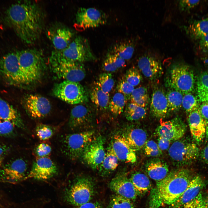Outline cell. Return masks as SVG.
I'll list each match as a JSON object with an SVG mask.
<instances>
[{
	"mask_svg": "<svg viewBox=\"0 0 208 208\" xmlns=\"http://www.w3.org/2000/svg\"><path fill=\"white\" fill-rule=\"evenodd\" d=\"M4 19L23 42L31 44L37 40L42 33L44 15L37 3L25 1L12 5L6 11Z\"/></svg>",
	"mask_w": 208,
	"mask_h": 208,
	"instance_id": "1",
	"label": "cell"
},
{
	"mask_svg": "<svg viewBox=\"0 0 208 208\" xmlns=\"http://www.w3.org/2000/svg\"><path fill=\"white\" fill-rule=\"evenodd\" d=\"M194 176L187 168L170 172L164 179L158 182L154 198L159 205L161 203L173 204L185 191Z\"/></svg>",
	"mask_w": 208,
	"mask_h": 208,
	"instance_id": "2",
	"label": "cell"
},
{
	"mask_svg": "<svg viewBox=\"0 0 208 208\" xmlns=\"http://www.w3.org/2000/svg\"><path fill=\"white\" fill-rule=\"evenodd\" d=\"M96 59L87 39L78 36L72 40L64 49L53 51L51 54L49 62L64 61L82 63Z\"/></svg>",
	"mask_w": 208,
	"mask_h": 208,
	"instance_id": "3",
	"label": "cell"
},
{
	"mask_svg": "<svg viewBox=\"0 0 208 208\" xmlns=\"http://www.w3.org/2000/svg\"><path fill=\"white\" fill-rule=\"evenodd\" d=\"M21 69L30 83L39 80L46 67L42 53L35 49L16 52Z\"/></svg>",
	"mask_w": 208,
	"mask_h": 208,
	"instance_id": "4",
	"label": "cell"
},
{
	"mask_svg": "<svg viewBox=\"0 0 208 208\" xmlns=\"http://www.w3.org/2000/svg\"><path fill=\"white\" fill-rule=\"evenodd\" d=\"M95 185L92 179L86 176L77 177L64 192V199L77 207L90 202L94 195Z\"/></svg>",
	"mask_w": 208,
	"mask_h": 208,
	"instance_id": "5",
	"label": "cell"
},
{
	"mask_svg": "<svg viewBox=\"0 0 208 208\" xmlns=\"http://www.w3.org/2000/svg\"><path fill=\"white\" fill-rule=\"evenodd\" d=\"M0 76L10 85L19 87L30 84L21 69L16 52L9 53L1 58Z\"/></svg>",
	"mask_w": 208,
	"mask_h": 208,
	"instance_id": "6",
	"label": "cell"
},
{
	"mask_svg": "<svg viewBox=\"0 0 208 208\" xmlns=\"http://www.w3.org/2000/svg\"><path fill=\"white\" fill-rule=\"evenodd\" d=\"M167 80L169 88L177 90L183 95L192 93L195 83L194 74L188 66L177 63L171 66Z\"/></svg>",
	"mask_w": 208,
	"mask_h": 208,
	"instance_id": "7",
	"label": "cell"
},
{
	"mask_svg": "<svg viewBox=\"0 0 208 208\" xmlns=\"http://www.w3.org/2000/svg\"><path fill=\"white\" fill-rule=\"evenodd\" d=\"M95 137V132L92 130L65 135L62 141L64 153L72 160L80 159L86 148Z\"/></svg>",
	"mask_w": 208,
	"mask_h": 208,
	"instance_id": "8",
	"label": "cell"
},
{
	"mask_svg": "<svg viewBox=\"0 0 208 208\" xmlns=\"http://www.w3.org/2000/svg\"><path fill=\"white\" fill-rule=\"evenodd\" d=\"M168 152L172 161L179 166L191 164L197 159L200 154L196 144L188 139L183 138L173 142Z\"/></svg>",
	"mask_w": 208,
	"mask_h": 208,
	"instance_id": "9",
	"label": "cell"
},
{
	"mask_svg": "<svg viewBox=\"0 0 208 208\" xmlns=\"http://www.w3.org/2000/svg\"><path fill=\"white\" fill-rule=\"evenodd\" d=\"M52 93L55 97L70 104H80L88 101L86 90L78 82L64 80L55 84L53 87Z\"/></svg>",
	"mask_w": 208,
	"mask_h": 208,
	"instance_id": "10",
	"label": "cell"
},
{
	"mask_svg": "<svg viewBox=\"0 0 208 208\" xmlns=\"http://www.w3.org/2000/svg\"><path fill=\"white\" fill-rule=\"evenodd\" d=\"M49 62L52 71L59 79L79 82L86 76L85 69L82 63L64 61Z\"/></svg>",
	"mask_w": 208,
	"mask_h": 208,
	"instance_id": "11",
	"label": "cell"
},
{
	"mask_svg": "<svg viewBox=\"0 0 208 208\" xmlns=\"http://www.w3.org/2000/svg\"><path fill=\"white\" fill-rule=\"evenodd\" d=\"M107 17L101 10L94 8L81 7L75 16V26L79 30L98 27L107 22Z\"/></svg>",
	"mask_w": 208,
	"mask_h": 208,
	"instance_id": "12",
	"label": "cell"
},
{
	"mask_svg": "<svg viewBox=\"0 0 208 208\" xmlns=\"http://www.w3.org/2000/svg\"><path fill=\"white\" fill-rule=\"evenodd\" d=\"M105 139L101 135L94 137L86 148L81 158L93 170H98L105 155Z\"/></svg>",
	"mask_w": 208,
	"mask_h": 208,
	"instance_id": "13",
	"label": "cell"
},
{
	"mask_svg": "<svg viewBox=\"0 0 208 208\" xmlns=\"http://www.w3.org/2000/svg\"><path fill=\"white\" fill-rule=\"evenodd\" d=\"M22 104L28 115L34 119L46 116L51 109V103L47 99L37 94L25 96L22 99Z\"/></svg>",
	"mask_w": 208,
	"mask_h": 208,
	"instance_id": "14",
	"label": "cell"
},
{
	"mask_svg": "<svg viewBox=\"0 0 208 208\" xmlns=\"http://www.w3.org/2000/svg\"><path fill=\"white\" fill-rule=\"evenodd\" d=\"M58 172L56 164L50 158L46 157H39L33 162L30 172L24 180L29 179L47 180L55 176Z\"/></svg>",
	"mask_w": 208,
	"mask_h": 208,
	"instance_id": "15",
	"label": "cell"
},
{
	"mask_svg": "<svg viewBox=\"0 0 208 208\" xmlns=\"http://www.w3.org/2000/svg\"><path fill=\"white\" fill-rule=\"evenodd\" d=\"M27 165L21 158L11 161L0 169V182L11 183L24 180Z\"/></svg>",
	"mask_w": 208,
	"mask_h": 208,
	"instance_id": "16",
	"label": "cell"
},
{
	"mask_svg": "<svg viewBox=\"0 0 208 208\" xmlns=\"http://www.w3.org/2000/svg\"><path fill=\"white\" fill-rule=\"evenodd\" d=\"M186 130L185 123L180 117H175L166 121H161L156 129L159 137L170 141H175L183 138Z\"/></svg>",
	"mask_w": 208,
	"mask_h": 208,
	"instance_id": "17",
	"label": "cell"
},
{
	"mask_svg": "<svg viewBox=\"0 0 208 208\" xmlns=\"http://www.w3.org/2000/svg\"><path fill=\"white\" fill-rule=\"evenodd\" d=\"M93 120L91 109L87 105L80 104L71 109L68 125L72 130L82 129L90 127Z\"/></svg>",
	"mask_w": 208,
	"mask_h": 208,
	"instance_id": "18",
	"label": "cell"
},
{
	"mask_svg": "<svg viewBox=\"0 0 208 208\" xmlns=\"http://www.w3.org/2000/svg\"><path fill=\"white\" fill-rule=\"evenodd\" d=\"M110 146L119 160L131 163H134L136 161L135 152L122 134L115 135Z\"/></svg>",
	"mask_w": 208,
	"mask_h": 208,
	"instance_id": "19",
	"label": "cell"
},
{
	"mask_svg": "<svg viewBox=\"0 0 208 208\" xmlns=\"http://www.w3.org/2000/svg\"><path fill=\"white\" fill-rule=\"evenodd\" d=\"M109 186L116 194L131 200L136 198L137 194L132 183L124 174L116 176L110 182Z\"/></svg>",
	"mask_w": 208,
	"mask_h": 208,
	"instance_id": "20",
	"label": "cell"
},
{
	"mask_svg": "<svg viewBox=\"0 0 208 208\" xmlns=\"http://www.w3.org/2000/svg\"><path fill=\"white\" fill-rule=\"evenodd\" d=\"M138 66L140 71L150 80L157 79L163 73L160 62L150 55H144L140 57L138 62Z\"/></svg>",
	"mask_w": 208,
	"mask_h": 208,
	"instance_id": "21",
	"label": "cell"
},
{
	"mask_svg": "<svg viewBox=\"0 0 208 208\" xmlns=\"http://www.w3.org/2000/svg\"><path fill=\"white\" fill-rule=\"evenodd\" d=\"M150 109L153 116L158 118H165L169 112L166 93L161 88L157 87L153 90Z\"/></svg>",
	"mask_w": 208,
	"mask_h": 208,
	"instance_id": "22",
	"label": "cell"
},
{
	"mask_svg": "<svg viewBox=\"0 0 208 208\" xmlns=\"http://www.w3.org/2000/svg\"><path fill=\"white\" fill-rule=\"evenodd\" d=\"M205 185V181L200 176L195 175L182 195L172 205L176 208L182 207L194 200L201 192Z\"/></svg>",
	"mask_w": 208,
	"mask_h": 208,
	"instance_id": "23",
	"label": "cell"
},
{
	"mask_svg": "<svg viewBox=\"0 0 208 208\" xmlns=\"http://www.w3.org/2000/svg\"><path fill=\"white\" fill-rule=\"evenodd\" d=\"M47 35L55 50H60L66 48L70 44L73 33L69 28L60 26L49 30Z\"/></svg>",
	"mask_w": 208,
	"mask_h": 208,
	"instance_id": "24",
	"label": "cell"
},
{
	"mask_svg": "<svg viewBox=\"0 0 208 208\" xmlns=\"http://www.w3.org/2000/svg\"><path fill=\"white\" fill-rule=\"evenodd\" d=\"M188 122L193 139L197 144L200 143L205 137L207 125L198 109L189 114Z\"/></svg>",
	"mask_w": 208,
	"mask_h": 208,
	"instance_id": "25",
	"label": "cell"
},
{
	"mask_svg": "<svg viewBox=\"0 0 208 208\" xmlns=\"http://www.w3.org/2000/svg\"><path fill=\"white\" fill-rule=\"evenodd\" d=\"M122 135L135 152L142 148L147 141L146 132L139 128L127 129Z\"/></svg>",
	"mask_w": 208,
	"mask_h": 208,
	"instance_id": "26",
	"label": "cell"
},
{
	"mask_svg": "<svg viewBox=\"0 0 208 208\" xmlns=\"http://www.w3.org/2000/svg\"><path fill=\"white\" fill-rule=\"evenodd\" d=\"M145 169L149 177L158 181L164 179L168 173V168L167 163L158 158L148 161L146 164Z\"/></svg>",
	"mask_w": 208,
	"mask_h": 208,
	"instance_id": "27",
	"label": "cell"
},
{
	"mask_svg": "<svg viewBox=\"0 0 208 208\" xmlns=\"http://www.w3.org/2000/svg\"><path fill=\"white\" fill-rule=\"evenodd\" d=\"M0 118L13 123L17 127L23 129L24 125L20 114L12 105L0 99Z\"/></svg>",
	"mask_w": 208,
	"mask_h": 208,
	"instance_id": "28",
	"label": "cell"
},
{
	"mask_svg": "<svg viewBox=\"0 0 208 208\" xmlns=\"http://www.w3.org/2000/svg\"><path fill=\"white\" fill-rule=\"evenodd\" d=\"M186 28V32L190 37L199 40L208 34V18L194 21Z\"/></svg>",
	"mask_w": 208,
	"mask_h": 208,
	"instance_id": "29",
	"label": "cell"
},
{
	"mask_svg": "<svg viewBox=\"0 0 208 208\" xmlns=\"http://www.w3.org/2000/svg\"><path fill=\"white\" fill-rule=\"evenodd\" d=\"M118 161L117 157L109 146L98 170L99 174L103 177L109 175L117 168Z\"/></svg>",
	"mask_w": 208,
	"mask_h": 208,
	"instance_id": "30",
	"label": "cell"
},
{
	"mask_svg": "<svg viewBox=\"0 0 208 208\" xmlns=\"http://www.w3.org/2000/svg\"><path fill=\"white\" fill-rule=\"evenodd\" d=\"M90 97L92 102L99 109L105 111L108 108L109 93L103 91L95 83L90 91Z\"/></svg>",
	"mask_w": 208,
	"mask_h": 208,
	"instance_id": "31",
	"label": "cell"
},
{
	"mask_svg": "<svg viewBox=\"0 0 208 208\" xmlns=\"http://www.w3.org/2000/svg\"><path fill=\"white\" fill-rule=\"evenodd\" d=\"M129 179L137 194H144L151 188V183L149 178L143 173L135 172L132 174Z\"/></svg>",
	"mask_w": 208,
	"mask_h": 208,
	"instance_id": "32",
	"label": "cell"
},
{
	"mask_svg": "<svg viewBox=\"0 0 208 208\" xmlns=\"http://www.w3.org/2000/svg\"><path fill=\"white\" fill-rule=\"evenodd\" d=\"M169 112H175L182 106L183 94L174 89L170 88L166 93Z\"/></svg>",
	"mask_w": 208,
	"mask_h": 208,
	"instance_id": "33",
	"label": "cell"
},
{
	"mask_svg": "<svg viewBox=\"0 0 208 208\" xmlns=\"http://www.w3.org/2000/svg\"><path fill=\"white\" fill-rule=\"evenodd\" d=\"M134 51L133 45L128 41H122L115 44L110 51L125 60L130 59Z\"/></svg>",
	"mask_w": 208,
	"mask_h": 208,
	"instance_id": "34",
	"label": "cell"
},
{
	"mask_svg": "<svg viewBox=\"0 0 208 208\" xmlns=\"http://www.w3.org/2000/svg\"><path fill=\"white\" fill-rule=\"evenodd\" d=\"M127 119L130 121L140 120L144 118L146 114V108L139 106L131 102L127 105L125 111Z\"/></svg>",
	"mask_w": 208,
	"mask_h": 208,
	"instance_id": "35",
	"label": "cell"
},
{
	"mask_svg": "<svg viewBox=\"0 0 208 208\" xmlns=\"http://www.w3.org/2000/svg\"><path fill=\"white\" fill-rule=\"evenodd\" d=\"M130 99L131 102L146 108L149 101L147 89L143 86L134 89L131 94Z\"/></svg>",
	"mask_w": 208,
	"mask_h": 208,
	"instance_id": "36",
	"label": "cell"
},
{
	"mask_svg": "<svg viewBox=\"0 0 208 208\" xmlns=\"http://www.w3.org/2000/svg\"><path fill=\"white\" fill-rule=\"evenodd\" d=\"M197 90L200 101H208V73L205 72L199 75L197 79Z\"/></svg>",
	"mask_w": 208,
	"mask_h": 208,
	"instance_id": "37",
	"label": "cell"
},
{
	"mask_svg": "<svg viewBox=\"0 0 208 208\" xmlns=\"http://www.w3.org/2000/svg\"><path fill=\"white\" fill-rule=\"evenodd\" d=\"M127 101L122 94L117 92L110 100L108 108L113 114L117 116L123 112Z\"/></svg>",
	"mask_w": 208,
	"mask_h": 208,
	"instance_id": "38",
	"label": "cell"
},
{
	"mask_svg": "<svg viewBox=\"0 0 208 208\" xmlns=\"http://www.w3.org/2000/svg\"><path fill=\"white\" fill-rule=\"evenodd\" d=\"M104 92L109 93L115 84L114 79L110 73H103L99 76L95 83Z\"/></svg>",
	"mask_w": 208,
	"mask_h": 208,
	"instance_id": "39",
	"label": "cell"
},
{
	"mask_svg": "<svg viewBox=\"0 0 208 208\" xmlns=\"http://www.w3.org/2000/svg\"><path fill=\"white\" fill-rule=\"evenodd\" d=\"M198 99L192 93L183 95L182 106L184 110L187 113L196 110L200 106Z\"/></svg>",
	"mask_w": 208,
	"mask_h": 208,
	"instance_id": "40",
	"label": "cell"
},
{
	"mask_svg": "<svg viewBox=\"0 0 208 208\" xmlns=\"http://www.w3.org/2000/svg\"><path fill=\"white\" fill-rule=\"evenodd\" d=\"M107 208H134L131 200L119 195H113Z\"/></svg>",
	"mask_w": 208,
	"mask_h": 208,
	"instance_id": "41",
	"label": "cell"
},
{
	"mask_svg": "<svg viewBox=\"0 0 208 208\" xmlns=\"http://www.w3.org/2000/svg\"><path fill=\"white\" fill-rule=\"evenodd\" d=\"M140 72L136 67H132L127 71L125 79L127 82L133 86H137L140 83L142 79Z\"/></svg>",
	"mask_w": 208,
	"mask_h": 208,
	"instance_id": "42",
	"label": "cell"
},
{
	"mask_svg": "<svg viewBox=\"0 0 208 208\" xmlns=\"http://www.w3.org/2000/svg\"><path fill=\"white\" fill-rule=\"evenodd\" d=\"M54 132L53 127L42 124H39L36 128L37 136L42 140H45L50 138L53 135Z\"/></svg>",
	"mask_w": 208,
	"mask_h": 208,
	"instance_id": "43",
	"label": "cell"
},
{
	"mask_svg": "<svg viewBox=\"0 0 208 208\" xmlns=\"http://www.w3.org/2000/svg\"><path fill=\"white\" fill-rule=\"evenodd\" d=\"M143 147L144 153L147 156L157 157L162 154L157 144L153 140H147Z\"/></svg>",
	"mask_w": 208,
	"mask_h": 208,
	"instance_id": "44",
	"label": "cell"
},
{
	"mask_svg": "<svg viewBox=\"0 0 208 208\" xmlns=\"http://www.w3.org/2000/svg\"><path fill=\"white\" fill-rule=\"evenodd\" d=\"M16 126L12 122L0 118V135L11 136L14 133Z\"/></svg>",
	"mask_w": 208,
	"mask_h": 208,
	"instance_id": "45",
	"label": "cell"
},
{
	"mask_svg": "<svg viewBox=\"0 0 208 208\" xmlns=\"http://www.w3.org/2000/svg\"><path fill=\"white\" fill-rule=\"evenodd\" d=\"M134 87L122 79L118 83L116 89L118 92L122 94L126 100L130 99L131 94L134 89Z\"/></svg>",
	"mask_w": 208,
	"mask_h": 208,
	"instance_id": "46",
	"label": "cell"
},
{
	"mask_svg": "<svg viewBox=\"0 0 208 208\" xmlns=\"http://www.w3.org/2000/svg\"><path fill=\"white\" fill-rule=\"evenodd\" d=\"M102 67L104 71L107 72H115L118 69L110 52L107 54L102 64Z\"/></svg>",
	"mask_w": 208,
	"mask_h": 208,
	"instance_id": "47",
	"label": "cell"
},
{
	"mask_svg": "<svg viewBox=\"0 0 208 208\" xmlns=\"http://www.w3.org/2000/svg\"><path fill=\"white\" fill-rule=\"evenodd\" d=\"M192 201L194 208H208V196L204 195L201 192Z\"/></svg>",
	"mask_w": 208,
	"mask_h": 208,
	"instance_id": "48",
	"label": "cell"
},
{
	"mask_svg": "<svg viewBox=\"0 0 208 208\" xmlns=\"http://www.w3.org/2000/svg\"><path fill=\"white\" fill-rule=\"evenodd\" d=\"M35 150L36 154L39 157H46L50 153L51 148L48 144L42 143L37 146Z\"/></svg>",
	"mask_w": 208,
	"mask_h": 208,
	"instance_id": "49",
	"label": "cell"
},
{
	"mask_svg": "<svg viewBox=\"0 0 208 208\" xmlns=\"http://www.w3.org/2000/svg\"><path fill=\"white\" fill-rule=\"evenodd\" d=\"M199 0H180L179 2V6L180 10L183 12L189 11L198 5Z\"/></svg>",
	"mask_w": 208,
	"mask_h": 208,
	"instance_id": "50",
	"label": "cell"
},
{
	"mask_svg": "<svg viewBox=\"0 0 208 208\" xmlns=\"http://www.w3.org/2000/svg\"><path fill=\"white\" fill-rule=\"evenodd\" d=\"M202 117L208 125V101L203 102L198 109Z\"/></svg>",
	"mask_w": 208,
	"mask_h": 208,
	"instance_id": "51",
	"label": "cell"
},
{
	"mask_svg": "<svg viewBox=\"0 0 208 208\" xmlns=\"http://www.w3.org/2000/svg\"><path fill=\"white\" fill-rule=\"evenodd\" d=\"M171 141L164 138L159 137L158 140V145L162 151L166 150L169 148Z\"/></svg>",
	"mask_w": 208,
	"mask_h": 208,
	"instance_id": "52",
	"label": "cell"
},
{
	"mask_svg": "<svg viewBox=\"0 0 208 208\" xmlns=\"http://www.w3.org/2000/svg\"><path fill=\"white\" fill-rule=\"evenodd\" d=\"M199 47L203 52L208 53V34L199 40Z\"/></svg>",
	"mask_w": 208,
	"mask_h": 208,
	"instance_id": "53",
	"label": "cell"
},
{
	"mask_svg": "<svg viewBox=\"0 0 208 208\" xmlns=\"http://www.w3.org/2000/svg\"><path fill=\"white\" fill-rule=\"evenodd\" d=\"M9 151L10 148L7 145L2 144L0 145V166H2Z\"/></svg>",
	"mask_w": 208,
	"mask_h": 208,
	"instance_id": "54",
	"label": "cell"
},
{
	"mask_svg": "<svg viewBox=\"0 0 208 208\" xmlns=\"http://www.w3.org/2000/svg\"><path fill=\"white\" fill-rule=\"evenodd\" d=\"M111 52L112 54L113 59L118 69L125 66L126 61L125 60Z\"/></svg>",
	"mask_w": 208,
	"mask_h": 208,
	"instance_id": "55",
	"label": "cell"
},
{
	"mask_svg": "<svg viewBox=\"0 0 208 208\" xmlns=\"http://www.w3.org/2000/svg\"><path fill=\"white\" fill-rule=\"evenodd\" d=\"M199 157L202 162L208 164V143L200 152Z\"/></svg>",
	"mask_w": 208,
	"mask_h": 208,
	"instance_id": "56",
	"label": "cell"
},
{
	"mask_svg": "<svg viewBox=\"0 0 208 208\" xmlns=\"http://www.w3.org/2000/svg\"><path fill=\"white\" fill-rule=\"evenodd\" d=\"M76 207L77 208H102L100 203L98 202H89Z\"/></svg>",
	"mask_w": 208,
	"mask_h": 208,
	"instance_id": "57",
	"label": "cell"
},
{
	"mask_svg": "<svg viewBox=\"0 0 208 208\" xmlns=\"http://www.w3.org/2000/svg\"><path fill=\"white\" fill-rule=\"evenodd\" d=\"M181 208H194L192 200L185 204Z\"/></svg>",
	"mask_w": 208,
	"mask_h": 208,
	"instance_id": "58",
	"label": "cell"
},
{
	"mask_svg": "<svg viewBox=\"0 0 208 208\" xmlns=\"http://www.w3.org/2000/svg\"><path fill=\"white\" fill-rule=\"evenodd\" d=\"M205 137L208 140V125L207 126L206 128Z\"/></svg>",
	"mask_w": 208,
	"mask_h": 208,
	"instance_id": "59",
	"label": "cell"
}]
</instances>
